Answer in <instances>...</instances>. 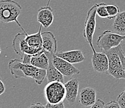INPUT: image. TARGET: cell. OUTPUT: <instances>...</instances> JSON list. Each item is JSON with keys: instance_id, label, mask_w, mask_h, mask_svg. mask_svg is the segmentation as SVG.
Masks as SVG:
<instances>
[{"instance_id": "cell-12", "label": "cell", "mask_w": 125, "mask_h": 108, "mask_svg": "<svg viewBox=\"0 0 125 108\" xmlns=\"http://www.w3.org/2000/svg\"><path fill=\"white\" fill-rule=\"evenodd\" d=\"M42 38V47L44 52L55 54L57 49V42L54 34L50 31L41 33Z\"/></svg>"}, {"instance_id": "cell-14", "label": "cell", "mask_w": 125, "mask_h": 108, "mask_svg": "<svg viewBox=\"0 0 125 108\" xmlns=\"http://www.w3.org/2000/svg\"><path fill=\"white\" fill-rule=\"evenodd\" d=\"M66 89V96L65 99L68 103L72 104L75 102L77 95L78 93L79 81L77 78H72L66 83H65Z\"/></svg>"}, {"instance_id": "cell-26", "label": "cell", "mask_w": 125, "mask_h": 108, "mask_svg": "<svg viewBox=\"0 0 125 108\" xmlns=\"http://www.w3.org/2000/svg\"><path fill=\"white\" fill-rule=\"evenodd\" d=\"M29 108H46L45 106H44L42 104L39 103H34L31 105V106Z\"/></svg>"}, {"instance_id": "cell-3", "label": "cell", "mask_w": 125, "mask_h": 108, "mask_svg": "<svg viewBox=\"0 0 125 108\" xmlns=\"http://www.w3.org/2000/svg\"><path fill=\"white\" fill-rule=\"evenodd\" d=\"M44 93L47 103L55 104L63 102L66 96L65 84L57 81L49 82L44 88Z\"/></svg>"}, {"instance_id": "cell-21", "label": "cell", "mask_w": 125, "mask_h": 108, "mask_svg": "<svg viewBox=\"0 0 125 108\" xmlns=\"http://www.w3.org/2000/svg\"><path fill=\"white\" fill-rule=\"evenodd\" d=\"M117 102L121 108H125V91L118 95L117 98Z\"/></svg>"}, {"instance_id": "cell-23", "label": "cell", "mask_w": 125, "mask_h": 108, "mask_svg": "<svg viewBox=\"0 0 125 108\" xmlns=\"http://www.w3.org/2000/svg\"><path fill=\"white\" fill-rule=\"evenodd\" d=\"M46 108H65L64 104L63 102L59 103H55V104H52V103H47L45 105Z\"/></svg>"}, {"instance_id": "cell-13", "label": "cell", "mask_w": 125, "mask_h": 108, "mask_svg": "<svg viewBox=\"0 0 125 108\" xmlns=\"http://www.w3.org/2000/svg\"><path fill=\"white\" fill-rule=\"evenodd\" d=\"M56 56L66 60L72 64L81 63L85 60L83 53L80 50H73L67 52H59L55 53Z\"/></svg>"}, {"instance_id": "cell-5", "label": "cell", "mask_w": 125, "mask_h": 108, "mask_svg": "<svg viewBox=\"0 0 125 108\" xmlns=\"http://www.w3.org/2000/svg\"><path fill=\"white\" fill-rule=\"evenodd\" d=\"M125 40V36L106 30L98 36L96 45L102 52H106L121 45Z\"/></svg>"}, {"instance_id": "cell-15", "label": "cell", "mask_w": 125, "mask_h": 108, "mask_svg": "<svg viewBox=\"0 0 125 108\" xmlns=\"http://www.w3.org/2000/svg\"><path fill=\"white\" fill-rule=\"evenodd\" d=\"M45 53L48 57L49 60V65L48 69L46 70V78L49 82L51 81H61V82H64V76L61 73L59 70L57 69L56 67L54 66L52 62V56L54 54L45 52Z\"/></svg>"}, {"instance_id": "cell-11", "label": "cell", "mask_w": 125, "mask_h": 108, "mask_svg": "<svg viewBox=\"0 0 125 108\" xmlns=\"http://www.w3.org/2000/svg\"><path fill=\"white\" fill-rule=\"evenodd\" d=\"M37 19L40 24L44 28H48L54 21V12L49 6L41 7L37 11Z\"/></svg>"}, {"instance_id": "cell-6", "label": "cell", "mask_w": 125, "mask_h": 108, "mask_svg": "<svg viewBox=\"0 0 125 108\" xmlns=\"http://www.w3.org/2000/svg\"><path fill=\"white\" fill-rule=\"evenodd\" d=\"M96 6L95 4L88 11L85 19L84 29L83 31V36L86 40L87 43L90 45L92 48L93 53H95V48L93 44V39L96 29Z\"/></svg>"}, {"instance_id": "cell-17", "label": "cell", "mask_w": 125, "mask_h": 108, "mask_svg": "<svg viewBox=\"0 0 125 108\" xmlns=\"http://www.w3.org/2000/svg\"><path fill=\"white\" fill-rule=\"evenodd\" d=\"M30 63L39 69L46 70L49 65V60L45 52H42L36 55H32Z\"/></svg>"}, {"instance_id": "cell-8", "label": "cell", "mask_w": 125, "mask_h": 108, "mask_svg": "<svg viewBox=\"0 0 125 108\" xmlns=\"http://www.w3.org/2000/svg\"><path fill=\"white\" fill-rule=\"evenodd\" d=\"M26 34L25 33H18L14 37L12 40V48L16 54L23 57L24 54L30 55H35L34 52L32 50L25 40Z\"/></svg>"}, {"instance_id": "cell-10", "label": "cell", "mask_w": 125, "mask_h": 108, "mask_svg": "<svg viewBox=\"0 0 125 108\" xmlns=\"http://www.w3.org/2000/svg\"><path fill=\"white\" fill-rule=\"evenodd\" d=\"M93 69L99 73L107 72L108 69V59L104 52L93 53L92 56Z\"/></svg>"}, {"instance_id": "cell-18", "label": "cell", "mask_w": 125, "mask_h": 108, "mask_svg": "<svg viewBox=\"0 0 125 108\" xmlns=\"http://www.w3.org/2000/svg\"><path fill=\"white\" fill-rule=\"evenodd\" d=\"M112 28L118 34L125 33V11L120 12L115 17Z\"/></svg>"}, {"instance_id": "cell-24", "label": "cell", "mask_w": 125, "mask_h": 108, "mask_svg": "<svg viewBox=\"0 0 125 108\" xmlns=\"http://www.w3.org/2000/svg\"><path fill=\"white\" fill-rule=\"evenodd\" d=\"M104 108H121L120 106V104H118L117 101H114V100H113V101H110V103L105 104L104 106Z\"/></svg>"}, {"instance_id": "cell-29", "label": "cell", "mask_w": 125, "mask_h": 108, "mask_svg": "<svg viewBox=\"0 0 125 108\" xmlns=\"http://www.w3.org/2000/svg\"><path fill=\"white\" fill-rule=\"evenodd\" d=\"M1 47H0V55H1Z\"/></svg>"}, {"instance_id": "cell-7", "label": "cell", "mask_w": 125, "mask_h": 108, "mask_svg": "<svg viewBox=\"0 0 125 108\" xmlns=\"http://www.w3.org/2000/svg\"><path fill=\"white\" fill-rule=\"evenodd\" d=\"M52 62L57 69L65 77H70L80 73V70L73 66V64L56 56L55 54L52 56Z\"/></svg>"}, {"instance_id": "cell-9", "label": "cell", "mask_w": 125, "mask_h": 108, "mask_svg": "<svg viewBox=\"0 0 125 108\" xmlns=\"http://www.w3.org/2000/svg\"><path fill=\"white\" fill-rule=\"evenodd\" d=\"M42 26L41 25L39 31L32 34L26 35L25 40L31 49L33 51L35 55L42 52H44L42 47V38L41 36V30Z\"/></svg>"}, {"instance_id": "cell-4", "label": "cell", "mask_w": 125, "mask_h": 108, "mask_svg": "<svg viewBox=\"0 0 125 108\" xmlns=\"http://www.w3.org/2000/svg\"><path fill=\"white\" fill-rule=\"evenodd\" d=\"M118 46L104 52L108 59V69L107 73L116 79H125V70L118 52Z\"/></svg>"}, {"instance_id": "cell-19", "label": "cell", "mask_w": 125, "mask_h": 108, "mask_svg": "<svg viewBox=\"0 0 125 108\" xmlns=\"http://www.w3.org/2000/svg\"><path fill=\"white\" fill-rule=\"evenodd\" d=\"M95 4L96 6V14L101 18H108L106 3H100Z\"/></svg>"}, {"instance_id": "cell-20", "label": "cell", "mask_w": 125, "mask_h": 108, "mask_svg": "<svg viewBox=\"0 0 125 108\" xmlns=\"http://www.w3.org/2000/svg\"><path fill=\"white\" fill-rule=\"evenodd\" d=\"M106 10H107L108 14V19H115V17L120 12V9H119L118 6L113 5V4L106 5Z\"/></svg>"}, {"instance_id": "cell-22", "label": "cell", "mask_w": 125, "mask_h": 108, "mask_svg": "<svg viewBox=\"0 0 125 108\" xmlns=\"http://www.w3.org/2000/svg\"><path fill=\"white\" fill-rule=\"evenodd\" d=\"M118 54L120 55V59H121V62H122L123 66V68L125 70V53H124L123 50L122 48H121V45H120L118 46Z\"/></svg>"}, {"instance_id": "cell-28", "label": "cell", "mask_w": 125, "mask_h": 108, "mask_svg": "<svg viewBox=\"0 0 125 108\" xmlns=\"http://www.w3.org/2000/svg\"><path fill=\"white\" fill-rule=\"evenodd\" d=\"M50 1H51V0H49V2H48V3H47V6H49V4Z\"/></svg>"}, {"instance_id": "cell-16", "label": "cell", "mask_w": 125, "mask_h": 108, "mask_svg": "<svg viewBox=\"0 0 125 108\" xmlns=\"http://www.w3.org/2000/svg\"><path fill=\"white\" fill-rule=\"evenodd\" d=\"M96 91L92 88H85L80 94L79 102L82 106H92L96 103Z\"/></svg>"}, {"instance_id": "cell-1", "label": "cell", "mask_w": 125, "mask_h": 108, "mask_svg": "<svg viewBox=\"0 0 125 108\" xmlns=\"http://www.w3.org/2000/svg\"><path fill=\"white\" fill-rule=\"evenodd\" d=\"M12 75L16 78H30L37 85H41L46 77V70L39 69L31 64H27L19 59H12L8 63Z\"/></svg>"}, {"instance_id": "cell-2", "label": "cell", "mask_w": 125, "mask_h": 108, "mask_svg": "<svg viewBox=\"0 0 125 108\" xmlns=\"http://www.w3.org/2000/svg\"><path fill=\"white\" fill-rule=\"evenodd\" d=\"M22 12L21 6L14 0H0V22L10 23L15 22L26 35L28 34L18 21Z\"/></svg>"}, {"instance_id": "cell-27", "label": "cell", "mask_w": 125, "mask_h": 108, "mask_svg": "<svg viewBox=\"0 0 125 108\" xmlns=\"http://www.w3.org/2000/svg\"><path fill=\"white\" fill-rule=\"evenodd\" d=\"M5 90H6L5 86H4V83H3L1 79V78H0V96H1V94H3V93L5 92Z\"/></svg>"}, {"instance_id": "cell-25", "label": "cell", "mask_w": 125, "mask_h": 108, "mask_svg": "<svg viewBox=\"0 0 125 108\" xmlns=\"http://www.w3.org/2000/svg\"><path fill=\"white\" fill-rule=\"evenodd\" d=\"M104 105L105 104H104V101L100 99H98L96 100V103L94 105H92L90 108H104Z\"/></svg>"}]
</instances>
